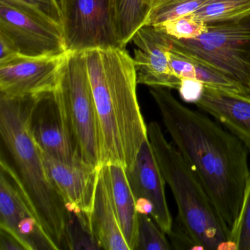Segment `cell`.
Returning a JSON list of instances; mask_svg holds the SVG:
<instances>
[{"mask_svg":"<svg viewBox=\"0 0 250 250\" xmlns=\"http://www.w3.org/2000/svg\"><path fill=\"white\" fill-rule=\"evenodd\" d=\"M148 138L165 182L178 208L176 218L197 250H234L230 229L219 214L198 177L157 122L147 125Z\"/></svg>","mask_w":250,"mask_h":250,"instance_id":"277c9868","label":"cell"},{"mask_svg":"<svg viewBox=\"0 0 250 250\" xmlns=\"http://www.w3.org/2000/svg\"><path fill=\"white\" fill-rule=\"evenodd\" d=\"M70 250H99L90 224V215L68 210L65 242Z\"/></svg>","mask_w":250,"mask_h":250,"instance_id":"44dd1931","label":"cell"},{"mask_svg":"<svg viewBox=\"0 0 250 250\" xmlns=\"http://www.w3.org/2000/svg\"><path fill=\"white\" fill-rule=\"evenodd\" d=\"M170 244L175 250H197L194 241L177 218L173 221L172 229L168 234Z\"/></svg>","mask_w":250,"mask_h":250,"instance_id":"d4e9b609","label":"cell"},{"mask_svg":"<svg viewBox=\"0 0 250 250\" xmlns=\"http://www.w3.org/2000/svg\"><path fill=\"white\" fill-rule=\"evenodd\" d=\"M21 1L36 8L60 25L62 24L61 5L58 0H21Z\"/></svg>","mask_w":250,"mask_h":250,"instance_id":"484cf974","label":"cell"},{"mask_svg":"<svg viewBox=\"0 0 250 250\" xmlns=\"http://www.w3.org/2000/svg\"><path fill=\"white\" fill-rule=\"evenodd\" d=\"M0 63L8 62L13 58L20 55L12 44L3 36H0Z\"/></svg>","mask_w":250,"mask_h":250,"instance_id":"f1b7e54d","label":"cell"},{"mask_svg":"<svg viewBox=\"0 0 250 250\" xmlns=\"http://www.w3.org/2000/svg\"><path fill=\"white\" fill-rule=\"evenodd\" d=\"M30 128L38 146L49 156L65 163L83 162L63 100L56 88L36 97Z\"/></svg>","mask_w":250,"mask_h":250,"instance_id":"30bf717a","label":"cell"},{"mask_svg":"<svg viewBox=\"0 0 250 250\" xmlns=\"http://www.w3.org/2000/svg\"><path fill=\"white\" fill-rule=\"evenodd\" d=\"M56 90L68 112L80 159L101 167L99 119L84 52H67Z\"/></svg>","mask_w":250,"mask_h":250,"instance_id":"8992f818","label":"cell"},{"mask_svg":"<svg viewBox=\"0 0 250 250\" xmlns=\"http://www.w3.org/2000/svg\"><path fill=\"white\" fill-rule=\"evenodd\" d=\"M117 27L122 48L131 42L134 34L145 26L150 2L147 0H115Z\"/></svg>","mask_w":250,"mask_h":250,"instance_id":"ac0fdd59","label":"cell"},{"mask_svg":"<svg viewBox=\"0 0 250 250\" xmlns=\"http://www.w3.org/2000/svg\"><path fill=\"white\" fill-rule=\"evenodd\" d=\"M169 37L172 49L219 70L250 96V15L208 23L197 39Z\"/></svg>","mask_w":250,"mask_h":250,"instance_id":"5b68a950","label":"cell"},{"mask_svg":"<svg viewBox=\"0 0 250 250\" xmlns=\"http://www.w3.org/2000/svg\"><path fill=\"white\" fill-rule=\"evenodd\" d=\"M38 96H0V134L39 220L58 247L65 242L68 210L48 175L42 149L32 134L30 118Z\"/></svg>","mask_w":250,"mask_h":250,"instance_id":"3957f363","label":"cell"},{"mask_svg":"<svg viewBox=\"0 0 250 250\" xmlns=\"http://www.w3.org/2000/svg\"><path fill=\"white\" fill-rule=\"evenodd\" d=\"M209 0H150V10L145 25L156 26L188 16Z\"/></svg>","mask_w":250,"mask_h":250,"instance_id":"ffe728a7","label":"cell"},{"mask_svg":"<svg viewBox=\"0 0 250 250\" xmlns=\"http://www.w3.org/2000/svg\"><path fill=\"white\" fill-rule=\"evenodd\" d=\"M167 234L147 213H139L138 236L136 250H170Z\"/></svg>","mask_w":250,"mask_h":250,"instance_id":"7402d4cb","label":"cell"},{"mask_svg":"<svg viewBox=\"0 0 250 250\" xmlns=\"http://www.w3.org/2000/svg\"><path fill=\"white\" fill-rule=\"evenodd\" d=\"M194 104L238 137L250 153V95L204 86Z\"/></svg>","mask_w":250,"mask_h":250,"instance_id":"9a60e30c","label":"cell"},{"mask_svg":"<svg viewBox=\"0 0 250 250\" xmlns=\"http://www.w3.org/2000/svg\"><path fill=\"white\" fill-rule=\"evenodd\" d=\"M67 52L122 48L115 0H61Z\"/></svg>","mask_w":250,"mask_h":250,"instance_id":"ba28073f","label":"cell"},{"mask_svg":"<svg viewBox=\"0 0 250 250\" xmlns=\"http://www.w3.org/2000/svg\"><path fill=\"white\" fill-rule=\"evenodd\" d=\"M92 230L101 248L107 250H129L120 226L109 188L107 170L101 167L90 214Z\"/></svg>","mask_w":250,"mask_h":250,"instance_id":"2e32d148","label":"cell"},{"mask_svg":"<svg viewBox=\"0 0 250 250\" xmlns=\"http://www.w3.org/2000/svg\"><path fill=\"white\" fill-rule=\"evenodd\" d=\"M0 250H25V249L14 235L0 228Z\"/></svg>","mask_w":250,"mask_h":250,"instance_id":"83f0119b","label":"cell"},{"mask_svg":"<svg viewBox=\"0 0 250 250\" xmlns=\"http://www.w3.org/2000/svg\"><path fill=\"white\" fill-rule=\"evenodd\" d=\"M84 53L99 119L101 164L129 170L148 139L137 99L134 59L125 48Z\"/></svg>","mask_w":250,"mask_h":250,"instance_id":"7a4b0ae2","label":"cell"},{"mask_svg":"<svg viewBox=\"0 0 250 250\" xmlns=\"http://www.w3.org/2000/svg\"><path fill=\"white\" fill-rule=\"evenodd\" d=\"M204 85L197 80H181V84L178 91L181 99L187 103L194 104L203 94Z\"/></svg>","mask_w":250,"mask_h":250,"instance_id":"4316f807","label":"cell"},{"mask_svg":"<svg viewBox=\"0 0 250 250\" xmlns=\"http://www.w3.org/2000/svg\"><path fill=\"white\" fill-rule=\"evenodd\" d=\"M0 228L14 235L25 250H58L43 229L16 169L0 162Z\"/></svg>","mask_w":250,"mask_h":250,"instance_id":"9c48e42d","label":"cell"},{"mask_svg":"<svg viewBox=\"0 0 250 250\" xmlns=\"http://www.w3.org/2000/svg\"><path fill=\"white\" fill-rule=\"evenodd\" d=\"M65 55L47 58L19 55L0 63V96L27 97L55 90Z\"/></svg>","mask_w":250,"mask_h":250,"instance_id":"7c38bea8","label":"cell"},{"mask_svg":"<svg viewBox=\"0 0 250 250\" xmlns=\"http://www.w3.org/2000/svg\"><path fill=\"white\" fill-rule=\"evenodd\" d=\"M58 1L60 2V4H61V0H58Z\"/></svg>","mask_w":250,"mask_h":250,"instance_id":"f546056e","label":"cell"},{"mask_svg":"<svg viewBox=\"0 0 250 250\" xmlns=\"http://www.w3.org/2000/svg\"><path fill=\"white\" fill-rule=\"evenodd\" d=\"M139 213H147L167 234L173 219L165 195V180L149 138L142 145L132 168L126 170Z\"/></svg>","mask_w":250,"mask_h":250,"instance_id":"8fae6325","label":"cell"},{"mask_svg":"<svg viewBox=\"0 0 250 250\" xmlns=\"http://www.w3.org/2000/svg\"><path fill=\"white\" fill-rule=\"evenodd\" d=\"M134 62L137 83L150 87H163L178 90L181 84L169 65L172 44L167 35L152 26H143L134 34Z\"/></svg>","mask_w":250,"mask_h":250,"instance_id":"4fadbf2b","label":"cell"},{"mask_svg":"<svg viewBox=\"0 0 250 250\" xmlns=\"http://www.w3.org/2000/svg\"><path fill=\"white\" fill-rule=\"evenodd\" d=\"M105 166L121 230L129 250H136L138 236L139 212L137 200L128 182L126 169L117 164L105 165Z\"/></svg>","mask_w":250,"mask_h":250,"instance_id":"e0dca14e","label":"cell"},{"mask_svg":"<svg viewBox=\"0 0 250 250\" xmlns=\"http://www.w3.org/2000/svg\"><path fill=\"white\" fill-rule=\"evenodd\" d=\"M154 27L174 39L188 40L201 36L206 31L207 24L188 15Z\"/></svg>","mask_w":250,"mask_h":250,"instance_id":"cb8c5ba5","label":"cell"},{"mask_svg":"<svg viewBox=\"0 0 250 250\" xmlns=\"http://www.w3.org/2000/svg\"><path fill=\"white\" fill-rule=\"evenodd\" d=\"M172 143L198 177L229 229L242 204L250 176V153L220 124L180 102L171 89L150 87Z\"/></svg>","mask_w":250,"mask_h":250,"instance_id":"6da1fadb","label":"cell"},{"mask_svg":"<svg viewBox=\"0 0 250 250\" xmlns=\"http://www.w3.org/2000/svg\"><path fill=\"white\" fill-rule=\"evenodd\" d=\"M250 15V0H209L191 17L203 22H222Z\"/></svg>","mask_w":250,"mask_h":250,"instance_id":"d6986e66","label":"cell"},{"mask_svg":"<svg viewBox=\"0 0 250 250\" xmlns=\"http://www.w3.org/2000/svg\"><path fill=\"white\" fill-rule=\"evenodd\" d=\"M147 1H148L149 2H150V0H147Z\"/></svg>","mask_w":250,"mask_h":250,"instance_id":"4dcf8cb0","label":"cell"},{"mask_svg":"<svg viewBox=\"0 0 250 250\" xmlns=\"http://www.w3.org/2000/svg\"><path fill=\"white\" fill-rule=\"evenodd\" d=\"M42 152L48 175L68 210L91 214L101 167L84 162L65 163Z\"/></svg>","mask_w":250,"mask_h":250,"instance_id":"5bb4252c","label":"cell"},{"mask_svg":"<svg viewBox=\"0 0 250 250\" xmlns=\"http://www.w3.org/2000/svg\"><path fill=\"white\" fill-rule=\"evenodd\" d=\"M0 36L21 56L47 58L67 53L61 25L21 0H0Z\"/></svg>","mask_w":250,"mask_h":250,"instance_id":"52a82bcc","label":"cell"},{"mask_svg":"<svg viewBox=\"0 0 250 250\" xmlns=\"http://www.w3.org/2000/svg\"><path fill=\"white\" fill-rule=\"evenodd\" d=\"M230 241L234 250H250V173L239 213L230 229Z\"/></svg>","mask_w":250,"mask_h":250,"instance_id":"603a6c76","label":"cell"}]
</instances>
